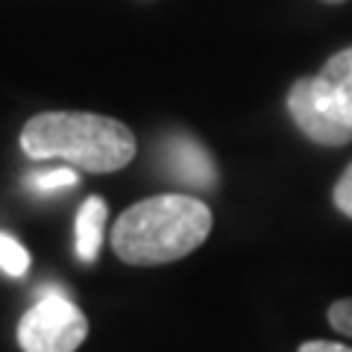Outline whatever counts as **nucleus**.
I'll return each instance as SVG.
<instances>
[{
    "label": "nucleus",
    "mask_w": 352,
    "mask_h": 352,
    "mask_svg": "<svg viewBox=\"0 0 352 352\" xmlns=\"http://www.w3.org/2000/svg\"><path fill=\"white\" fill-rule=\"evenodd\" d=\"M212 232V208L188 194H156L129 206L112 226V250L135 267L191 256Z\"/></svg>",
    "instance_id": "f257e3e1"
},
{
    "label": "nucleus",
    "mask_w": 352,
    "mask_h": 352,
    "mask_svg": "<svg viewBox=\"0 0 352 352\" xmlns=\"http://www.w3.org/2000/svg\"><path fill=\"white\" fill-rule=\"evenodd\" d=\"M162 170L168 173L170 179L188 185V188H217V182H220L212 153L197 138L185 135V132H176V135L164 138Z\"/></svg>",
    "instance_id": "39448f33"
},
{
    "label": "nucleus",
    "mask_w": 352,
    "mask_h": 352,
    "mask_svg": "<svg viewBox=\"0 0 352 352\" xmlns=\"http://www.w3.org/2000/svg\"><path fill=\"white\" fill-rule=\"evenodd\" d=\"M106 200L103 197H85V203L76 212V256L85 264L97 261L103 247V226H106Z\"/></svg>",
    "instance_id": "0eeeda50"
},
{
    "label": "nucleus",
    "mask_w": 352,
    "mask_h": 352,
    "mask_svg": "<svg viewBox=\"0 0 352 352\" xmlns=\"http://www.w3.org/2000/svg\"><path fill=\"white\" fill-rule=\"evenodd\" d=\"M288 115L308 141L320 147H344L352 141V126L340 120L320 97H317L311 76H300L288 91Z\"/></svg>",
    "instance_id": "20e7f679"
},
{
    "label": "nucleus",
    "mask_w": 352,
    "mask_h": 352,
    "mask_svg": "<svg viewBox=\"0 0 352 352\" xmlns=\"http://www.w3.org/2000/svg\"><path fill=\"white\" fill-rule=\"evenodd\" d=\"M0 270L12 279H21L30 270V252L9 232H0Z\"/></svg>",
    "instance_id": "1a4fd4ad"
},
{
    "label": "nucleus",
    "mask_w": 352,
    "mask_h": 352,
    "mask_svg": "<svg viewBox=\"0 0 352 352\" xmlns=\"http://www.w3.org/2000/svg\"><path fill=\"white\" fill-rule=\"evenodd\" d=\"M88 338V320L62 291H44L21 317L18 344L24 352H76Z\"/></svg>",
    "instance_id": "7ed1b4c3"
},
{
    "label": "nucleus",
    "mask_w": 352,
    "mask_h": 352,
    "mask_svg": "<svg viewBox=\"0 0 352 352\" xmlns=\"http://www.w3.org/2000/svg\"><path fill=\"white\" fill-rule=\"evenodd\" d=\"M329 323H332L335 332L352 338V296L329 305Z\"/></svg>",
    "instance_id": "9b49d317"
},
{
    "label": "nucleus",
    "mask_w": 352,
    "mask_h": 352,
    "mask_svg": "<svg viewBox=\"0 0 352 352\" xmlns=\"http://www.w3.org/2000/svg\"><path fill=\"white\" fill-rule=\"evenodd\" d=\"M323 3H329V6H340V3H346V0H323Z\"/></svg>",
    "instance_id": "ddd939ff"
},
{
    "label": "nucleus",
    "mask_w": 352,
    "mask_h": 352,
    "mask_svg": "<svg viewBox=\"0 0 352 352\" xmlns=\"http://www.w3.org/2000/svg\"><path fill=\"white\" fill-rule=\"evenodd\" d=\"M21 150L36 162L56 159L74 170L115 173L135 159V135L126 124L94 112H41L21 129Z\"/></svg>",
    "instance_id": "f03ea898"
},
{
    "label": "nucleus",
    "mask_w": 352,
    "mask_h": 352,
    "mask_svg": "<svg viewBox=\"0 0 352 352\" xmlns=\"http://www.w3.org/2000/svg\"><path fill=\"white\" fill-rule=\"evenodd\" d=\"M332 200H335V208H338V212L352 220V162L346 164V170L340 173V179L335 182Z\"/></svg>",
    "instance_id": "9d476101"
},
{
    "label": "nucleus",
    "mask_w": 352,
    "mask_h": 352,
    "mask_svg": "<svg viewBox=\"0 0 352 352\" xmlns=\"http://www.w3.org/2000/svg\"><path fill=\"white\" fill-rule=\"evenodd\" d=\"M311 85L317 97L332 109V112L352 126V47L332 53L323 68L311 74Z\"/></svg>",
    "instance_id": "423d86ee"
},
{
    "label": "nucleus",
    "mask_w": 352,
    "mask_h": 352,
    "mask_svg": "<svg viewBox=\"0 0 352 352\" xmlns=\"http://www.w3.org/2000/svg\"><path fill=\"white\" fill-rule=\"evenodd\" d=\"M27 185L32 191L38 194H53V191H71L80 185V173L74 168H53V170H44V173H36V176H27Z\"/></svg>",
    "instance_id": "6e6552de"
},
{
    "label": "nucleus",
    "mask_w": 352,
    "mask_h": 352,
    "mask_svg": "<svg viewBox=\"0 0 352 352\" xmlns=\"http://www.w3.org/2000/svg\"><path fill=\"white\" fill-rule=\"evenodd\" d=\"M300 352H352V346L332 344V340H308L300 346Z\"/></svg>",
    "instance_id": "f8f14e48"
}]
</instances>
